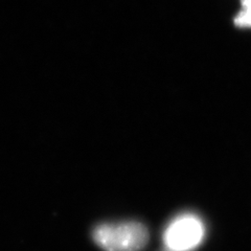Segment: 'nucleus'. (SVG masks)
I'll return each instance as SVG.
<instances>
[{
    "instance_id": "nucleus-3",
    "label": "nucleus",
    "mask_w": 251,
    "mask_h": 251,
    "mask_svg": "<svg viewBox=\"0 0 251 251\" xmlns=\"http://www.w3.org/2000/svg\"><path fill=\"white\" fill-rule=\"evenodd\" d=\"M242 9L234 18L239 27H251V0H241Z\"/></svg>"
},
{
    "instance_id": "nucleus-2",
    "label": "nucleus",
    "mask_w": 251,
    "mask_h": 251,
    "mask_svg": "<svg viewBox=\"0 0 251 251\" xmlns=\"http://www.w3.org/2000/svg\"><path fill=\"white\" fill-rule=\"evenodd\" d=\"M205 237V225L195 214L186 213L174 218L163 232V243L171 251H191Z\"/></svg>"
},
{
    "instance_id": "nucleus-1",
    "label": "nucleus",
    "mask_w": 251,
    "mask_h": 251,
    "mask_svg": "<svg viewBox=\"0 0 251 251\" xmlns=\"http://www.w3.org/2000/svg\"><path fill=\"white\" fill-rule=\"evenodd\" d=\"M92 238L104 251H139L147 245L149 231L138 222L106 223L93 229Z\"/></svg>"
},
{
    "instance_id": "nucleus-4",
    "label": "nucleus",
    "mask_w": 251,
    "mask_h": 251,
    "mask_svg": "<svg viewBox=\"0 0 251 251\" xmlns=\"http://www.w3.org/2000/svg\"><path fill=\"white\" fill-rule=\"evenodd\" d=\"M169 251H171V250H169Z\"/></svg>"
}]
</instances>
